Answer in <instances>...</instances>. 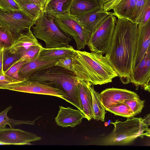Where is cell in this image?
Returning a JSON list of instances; mask_svg holds the SVG:
<instances>
[{"mask_svg": "<svg viewBox=\"0 0 150 150\" xmlns=\"http://www.w3.org/2000/svg\"><path fill=\"white\" fill-rule=\"evenodd\" d=\"M53 18L47 17L43 11L32 27L33 35L45 42L46 48L69 46L71 38L60 30Z\"/></svg>", "mask_w": 150, "mask_h": 150, "instance_id": "cell-5", "label": "cell"}, {"mask_svg": "<svg viewBox=\"0 0 150 150\" xmlns=\"http://www.w3.org/2000/svg\"><path fill=\"white\" fill-rule=\"evenodd\" d=\"M26 62L25 61L19 62L11 67L4 74L16 79L22 81L26 80L21 77L18 75V71L22 66Z\"/></svg>", "mask_w": 150, "mask_h": 150, "instance_id": "cell-33", "label": "cell"}, {"mask_svg": "<svg viewBox=\"0 0 150 150\" xmlns=\"http://www.w3.org/2000/svg\"><path fill=\"white\" fill-rule=\"evenodd\" d=\"M99 8L100 7L98 0H73L69 14L77 16Z\"/></svg>", "mask_w": 150, "mask_h": 150, "instance_id": "cell-21", "label": "cell"}, {"mask_svg": "<svg viewBox=\"0 0 150 150\" xmlns=\"http://www.w3.org/2000/svg\"><path fill=\"white\" fill-rule=\"evenodd\" d=\"M101 9L107 11L111 10L112 6L115 0H98Z\"/></svg>", "mask_w": 150, "mask_h": 150, "instance_id": "cell-37", "label": "cell"}, {"mask_svg": "<svg viewBox=\"0 0 150 150\" xmlns=\"http://www.w3.org/2000/svg\"><path fill=\"white\" fill-rule=\"evenodd\" d=\"M41 137L28 132L12 127L0 129V143L5 145L30 144Z\"/></svg>", "mask_w": 150, "mask_h": 150, "instance_id": "cell-10", "label": "cell"}, {"mask_svg": "<svg viewBox=\"0 0 150 150\" xmlns=\"http://www.w3.org/2000/svg\"><path fill=\"white\" fill-rule=\"evenodd\" d=\"M137 51L132 70L138 65L144 56L150 44V20L143 25H138Z\"/></svg>", "mask_w": 150, "mask_h": 150, "instance_id": "cell-15", "label": "cell"}, {"mask_svg": "<svg viewBox=\"0 0 150 150\" xmlns=\"http://www.w3.org/2000/svg\"><path fill=\"white\" fill-rule=\"evenodd\" d=\"M0 9L7 12L21 10L18 4L13 0H0Z\"/></svg>", "mask_w": 150, "mask_h": 150, "instance_id": "cell-32", "label": "cell"}, {"mask_svg": "<svg viewBox=\"0 0 150 150\" xmlns=\"http://www.w3.org/2000/svg\"><path fill=\"white\" fill-rule=\"evenodd\" d=\"M21 57L19 54H12L4 49L3 57V70L4 74Z\"/></svg>", "mask_w": 150, "mask_h": 150, "instance_id": "cell-29", "label": "cell"}, {"mask_svg": "<svg viewBox=\"0 0 150 150\" xmlns=\"http://www.w3.org/2000/svg\"><path fill=\"white\" fill-rule=\"evenodd\" d=\"M111 13L99 8L74 17L91 34L95 32L104 18Z\"/></svg>", "mask_w": 150, "mask_h": 150, "instance_id": "cell-16", "label": "cell"}, {"mask_svg": "<svg viewBox=\"0 0 150 150\" xmlns=\"http://www.w3.org/2000/svg\"><path fill=\"white\" fill-rule=\"evenodd\" d=\"M105 109L106 110L114 114L115 115L127 118L134 117L136 115L129 107L123 102Z\"/></svg>", "mask_w": 150, "mask_h": 150, "instance_id": "cell-26", "label": "cell"}, {"mask_svg": "<svg viewBox=\"0 0 150 150\" xmlns=\"http://www.w3.org/2000/svg\"><path fill=\"white\" fill-rule=\"evenodd\" d=\"M73 56L67 57L58 60L55 65L73 72Z\"/></svg>", "mask_w": 150, "mask_h": 150, "instance_id": "cell-34", "label": "cell"}, {"mask_svg": "<svg viewBox=\"0 0 150 150\" xmlns=\"http://www.w3.org/2000/svg\"><path fill=\"white\" fill-rule=\"evenodd\" d=\"M17 4L21 11L34 21H36L43 11L41 6L35 3L23 2Z\"/></svg>", "mask_w": 150, "mask_h": 150, "instance_id": "cell-25", "label": "cell"}, {"mask_svg": "<svg viewBox=\"0 0 150 150\" xmlns=\"http://www.w3.org/2000/svg\"><path fill=\"white\" fill-rule=\"evenodd\" d=\"M91 91L93 100V119L104 122L106 112L105 108L101 102L100 93L95 91L93 86L91 88Z\"/></svg>", "mask_w": 150, "mask_h": 150, "instance_id": "cell-23", "label": "cell"}, {"mask_svg": "<svg viewBox=\"0 0 150 150\" xmlns=\"http://www.w3.org/2000/svg\"><path fill=\"white\" fill-rule=\"evenodd\" d=\"M147 0H137L132 21L134 23L139 16Z\"/></svg>", "mask_w": 150, "mask_h": 150, "instance_id": "cell-36", "label": "cell"}, {"mask_svg": "<svg viewBox=\"0 0 150 150\" xmlns=\"http://www.w3.org/2000/svg\"><path fill=\"white\" fill-rule=\"evenodd\" d=\"M0 144H1V143H0Z\"/></svg>", "mask_w": 150, "mask_h": 150, "instance_id": "cell-42", "label": "cell"}, {"mask_svg": "<svg viewBox=\"0 0 150 150\" xmlns=\"http://www.w3.org/2000/svg\"><path fill=\"white\" fill-rule=\"evenodd\" d=\"M73 67V72L78 79L94 85L111 82L118 76L106 57L102 54L75 50Z\"/></svg>", "mask_w": 150, "mask_h": 150, "instance_id": "cell-2", "label": "cell"}, {"mask_svg": "<svg viewBox=\"0 0 150 150\" xmlns=\"http://www.w3.org/2000/svg\"><path fill=\"white\" fill-rule=\"evenodd\" d=\"M73 0H46L43 11L48 17L69 13Z\"/></svg>", "mask_w": 150, "mask_h": 150, "instance_id": "cell-19", "label": "cell"}, {"mask_svg": "<svg viewBox=\"0 0 150 150\" xmlns=\"http://www.w3.org/2000/svg\"><path fill=\"white\" fill-rule=\"evenodd\" d=\"M53 20L61 31L73 38L77 50L84 48L91 33L81 25L74 16L69 13L66 14L56 16Z\"/></svg>", "mask_w": 150, "mask_h": 150, "instance_id": "cell-7", "label": "cell"}, {"mask_svg": "<svg viewBox=\"0 0 150 150\" xmlns=\"http://www.w3.org/2000/svg\"><path fill=\"white\" fill-rule=\"evenodd\" d=\"M114 129L103 139L104 145H121L129 144L138 137H149L150 129L140 117L128 118L122 122L117 120L111 122Z\"/></svg>", "mask_w": 150, "mask_h": 150, "instance_id": "cell-4", "label": "cell"}, {"mask_svg": "<svg viewBox=\"0 0 150 150\" xmlns=\"http://www.w3.org/2000/svg\"><path fill=\"white\" fill-rule=\"evenodd\" d=\"M11 108V106H9L0 112V129L6 128L7 125L12 128L13 126L21 124H35V121L18 120L9 118L7 116V113Z\"/></svg>", "mask_w": 150, "mask_h": 150, "instance_id": "cell-24", "label": "cell"}, {"mask_svg": "<svg viewBox=\"0 0 150 150\" xmlns=\"http://www.w3.org/2000/svg\"><path fill=\"white\" fill-rule=\"evenodd\" d=\"M16 36L7 28L0 25V46L4 47V49L12 45Z\"/></svg>", "mask_w": 150, "mask_h": 150, "instance_id": "cell-27", "label": "cell"}, {"mask_svg": "<svg viewBox=\"0 0 150 150\" xmlns=\"http://www.w3.org/2000/svg\"><path fill=\"white\" fill-rule=\"evenodd\" d=\"M75 50L71 45L52 48L40 49L37 59L45 61H58L66 57L74 56Z\"/></svg>", "mask_w": 150, "mask_h": 150, "instance_id": "cell-18", "label": "cell"}, {"mask_svg": "<svg viewBox=\"0 0 150 150\" xmlns=\"http://www.w3.org/2000/svg\"><path fill=\"white\" fill-rule=\"evenodd\" d=\"M150 47L138 65L132 70L130 83L137 88L141 86L145 91H150Z\"/></svg>", "mask_w": 150, "mask_h": 150, "instance_id": "cell-11", "label": "cell"}, {"mask_svg": "<svg viewBox=\"0 0 150 150\" xmlns=\"http://www.w3.org/2000/svg\"><path fill=\"white\" fill-rule=\"evenodd\" d=\"M145 100H141L139 97H135L125 100L123 102L127 104L136 115L142 112L144 106Z\"/></svg>", "mask_w": 150, "mask_h": 150, "instance_id": "cell-30", "label": "cell"}, {"mask_svg": "<svg viewBox=\"0 0 150 150\" xmlns=\"http://www.w3.org/2000/svg\"><path fill=\"white\" fill-rule=\"evenodd\" d=\"M92 84L89 82L79 79L76 85L80 110L89 121L93 118Z\"/></svg>", "mask_w": 150, "mask_h": 150, "instance_id": "cell-13", "label": "cell"}, {"mask_svg": "<svg viewBox=\"0 0 150 150\" xmlns=\"http://www.w3.org/2000/svg\"><path fill=\"white\" fill-rule=\"evenodd\" d=\"M38 4L40 6L43 10V8L46 1V0H35Z\"/></svg>", "mask_w": 150, "mask_h": 150, "instance_id": "cell-41", "label": "cell"}, {"mask_svg": "<svg viewBox=\"0 0 150 150\" xmlns=\"http://www.w3.org/2000/svg\"><path fill=\"white\" fill-rule=\"evenodd\" d=\"M57 61L40 60L37 58L32 61L24 64L18 71V75L21 78L27 80L33 73L45 68L55 65Z\"/></svg>", "mask_w": 150, "mask_h": 150, "instance_id": "cell-20", "label": "cell"}, {"mask_svg": "<svg viewBox=\"0 0 150 150\" xmlns=\"http://www.w3.org/2000/svg\"><path fill=\"white\" fill-rule=\"evenodd\" d=\"M17 3H21L23 2L33 3L39 5L35 0H13Z\"/></svg>", "mask_w": 150, "mask_h": 150, "instance_id": "cell-39", "label": "cell"}, {"mask_svg": "<svg viewBox=\"0 0 150 150\" xmlns=\"http://www.w3.org/2000/svg\"><path fill=\"white\" fill-rule=\"evenodd\" d=\"M20 82L4 74L0 76V89H4L9 84Z\"/></svg>", "mask_w": 150, "mask_h": 150, "instance_id": "cell-35", "label": "cell"}, {"mask_svg": "<svg viewBox=\"0 0 150 150\" xmlns=\"http://www.w3.org/2000/svg\"><path fill=\"white\" fill-rule=\"evenodd\" d=\"M150 0H147L135 23L143 25L150 20Z\"/></svg>", "mask_w": 150, "mask_h": 150, "instance_id": "cell-31", "label": "cell"}, {"mask_svg": "<svg viewBox=\"0 0 150 150\" xmlns=\"http://www.w3.org/2000/svg\"><path fill=\"white\" fill-rule=\"evenodd\" d=\"M4 49V47L0 46V76L4 74L3 70V57Z\"/></svg>", "mask_w": 150, "mask_h": 150, "instance_id": "cell-38", "label": "cell"}, {"mask_svg": "<svg viewBox=\"0 0 150 150\" xmlns=\"http://www.w3.org/2000/svg\"><path fill=\"white\" fill-rule=\"evenodd\" d=\"M4 89L16 91L55 96L65 100L66 95L62 91L37 81L28 80L9 84Z\"/></svg>", "mask_w": 150, "mask_h": 150, "instance_id": "cell-9", "label": "cell"}, {"mask_svg": "<svg viewBox=\"0 0 150 150\" xmlns=\"http://www.w3.org/2000/svg\"><path fill=\"white\" fill-rule=\"evenodd\" d=\"M150 114H149L145 116L143 119L144 122L148 127L150 125Z\"/></svg>", "mask_w": 150, "mask_h": 150, "instance_id": "cell-40", "label": "cell"}, {"mask_svg": "<svg viewBox=\"0 0 150 150\" xmlns=\"http://www.w3.org/2000/svg\"><path fill=\"white\" fill-rule=\"evenodd\" d=\"M137 0H121L113 8L112 14L118 18L132 21Z\"/></svg>", "mask_w": 150, "mask_h": 150, "instance_id": "cell-22", "label": "cell"}, {"mask_svg": "<svg viewBox=\"0 0 150 150\" xmlns=\"http://www.w3.org/2000/svg\"><path fill=\"white\" fill-rule=\"evenodd\" d=\"M138 35L137 24L127 19L118 18L110 46L105 53L108 61L124 84L130 83Z\"/></svg>", "mask_w": 150, "mask_h": 150, "instance_id": "cell-1", "label": "cell"}, {"mask_svg": "<svg viewBox=\"0 0 150 150\" xmlns=\"http://www.w3.org/2000/svg\"><path fill=\"white\" fill-rule=\"evenodd\" d=\"M117 19L111 13L91 33L87 45L91 52L104 54L108 50Z\"/></svg>", "mask_w": 150, "mask_h": 150, "instance_id": "cell-6", "label": "cell"}, {"mask_svg": "<svg viewBox=\"0 0 150 150\" xmlns=\"http://www.w3.org/2000/svg\"><path fill=\"white\" fill-rule=\"evenodd\" d=\"M31 29L16 36L14 42L8 48L4 49L11 54L21 55L33 46H41Z\"/></svg>", "mask_w": 150, "mask_h": 150, "instance_id": "cell-14", "label": "cell"}, {"mask_svg": "<svg viewBox=\"0 0 150 150\" xmlns=\"http://www.w3.org/2000/svg\"><path fill=\"white\" fill-rule=\"evenodd\" d=\"M42 47V45L31 47L21 55L19 59L13 64L12 66L20 62L25 61L27 63L35 60L38 57L39 52Z\"/></svg>", "mask_w": 150, "mask_h": 150, "instance_id": "cell-28", "label": "cell"}, {"mask_svg": "<svg viewBox=\"0 0 150 150\" xmlns=\"http://www.w3.org/2000/svg\"><path fill=\"white\" fill-rule=\"evenodd\" d=\"M101 102L105 109L111 107L125 100L139 97L136 93L125 89L109 88L99 93Z\"/></svg>", "mask_w": 150, "mask_h": 150, "instance_id": "cell-12", "label": "cell"}, {"mask_svg": "<svg viewBox=\"0 0 150 150\" xmlns=\"http://www.w3.org/2000/svg\"><path fill=\"white\" fill-rule=\"evenodd\" d=\"M59 111L55 121L57 125L62 127H74L82 122L85 117L79 110H74L70 107L59 106Z\"/></svg>", "mask_w": 150, "mask_h": 150, "instance_id": "cell-17", "label": "cell"}, {"mask_svg": "<svg viewBox=\"0 0 150 150\" xmlns=\"http://www.w3.org/2000/svg\"><path fill=\"white\" fill-rule=\"evenodd\" d=\"M35 22L21 10L7 12L0 9V25L16 35L26 29H31Z\"/></svg>", "mask_w": 150, "mask_h": 150, "instance_id": "cell-8", "label": "cell"}, {"mask_svg": "<svg viewBox=\"0 0 150 150\" xmlns=\"http://www.w3.org/2000/svg\"><path fill=\"white\" fill-rule=\"evenodd\" d=\"M27 80L37 81L62 91L66 95L65 100L80 110L76 88L79 79L73 72L54 65L33 73Z\"/></svg>", "mask_w": 150, "mask_h": 150, "instance_id": "cell-3", "label": "cell"}]
</instances>
